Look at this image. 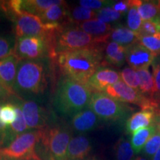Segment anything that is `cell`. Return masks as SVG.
Returning <instances> with one entry per match:
<instances>
[{"label":"cell","instance_id":"6da1fadb","mask_svg":"<svg viewBox=\"0 0 160 160\" xmlns=\"http://www.w3.org/2000/svg\"><path fill=\"white\" fill-rule=\"evenodd\" d=\"M103 49L104 45H100L65 52L57 55L53 61L62 77L86 85L102 64Z\"/></svg>","mask_w":160,"mask_h":160},{"label":"cell","instance_id":"7a4b0ae2","mask_svg":"<svg viewBox=\"0 0 160 160\" xmlns=\"http://www.w3.org/2000/svg\"><path fill=\"white\" fill-rule=\"evenodd\" d=\"M92 93L93 91L87 85L62 77L57 83L53 106L61 114L73 117L88 108Z\"/></svg>","mask_w":160,"mask_h":160},{"label":"cell","instance_id":"3957f363","mask_svg":"<svg viewBox=\"0 0 160 160\" xmlns=\"http://www.w3.org/2000/svg\"><path fill=\"white\" fill-rule=\"evenodd\" d=\"M49 57L54 60L57 55L65 52L105 45L108 37L97 38L77 28L63 27L47 37Z\"/></svg>","mask_w":160,"mask_h":160},{"label":"cell","instance_id":"277c9868","mask_svg":"<svg viewBox=\"0 0 160 160\" xmlns=\"http://www.w3.org/2000/svg\"><path fill=\"white\" fill-rule=\"evenodd\" d=\"M46 69L40 60H20L14 85L15 94L38 95L45 91Z\"/></svg>","mask_w":160,"mask_h":160},{"label":"cell","instance_id":"5b68a950","mask_svg":"<svg viewBox=\"0 0 160 160\" xmlns=\"http://www.w3.org/2000/svg\"><path fill=\"white\" fill-rule=\"evenodd\" d=\"M37 146L41 151L42 160H67V151L71 139V131L63 125L48 126L39 130Z\"/></svg>","mask_w":160,"mask_h":160},{"label":"cell","instance_id":"8992f818","mask_svg":"<svg viewBox=\"0 0 160 160\" xmlns=\"http://www.w3.org/2000/svg\"><path fill=\"white\" fill-rule=\"evenodd\" d=\"M88 108L101 120L112 122L124 119L133 110L127 104L109 97L105 92H93Z\"/></svg>","mask_w":160,"mask_h":160},{"label":"cell","instance_id":"52a82bcc","mask_svg":"<svg viewBox=\"0 0 160 160\" xmlns=\"http://www.w3.org/2000/svg\"><path fill=\"white\" fill-rule=\"evenodd\" d=\"M39 139V131L25 132L18 136L12 142L0 149V153L14 160H31L38 156L36 148Z\"/></svg>","mask_w":160,"mask_h":160},{"label":"cell","instance_id":"ba28073f","mask_svg":"<svg viewBox=\"0 0 160 160\" xmlns=\"http://www.w3.org/2000/svg\"><path fill=\"white\" fill-rule=\"evenodd\" d=\"M16 39L25 37H44L54 33L62 26L45 24L39 16L23 12L14 20Z\"/></svg>","mask_w":160,"mask_h":160},{"label":"cell","instance_id":"9c48e42d","mask_svg":"<svg viewBox=\"0 0 160 160\" xmlns=\"http://www.w3.org/2000/svg\"><path fill=\"white\" fill-rule=\"evenodd\" d=\"M14 55L20 60H39L49 57V45L44 37L16 39Z\"/></svg>","mask_w":160,"mask_h":160},{"label":"cell","instance_id":"30bf717a","mask_svg":"<svg viewBox=\"0 0 160 160\" xmlns=\"http://www.w3.org/2000/svg\"><path fill=\"white\" fill-rule=\"evenodd\" d=\"M105 93L117 101L125 104H134L141 107L142 109H159L153 100L145 97L138 90L132 88L126 85L122 80H120L117 83L107 88Z\"/></svg>","mask_w":160,"mask_h":160},{"label":"cell","instance_id":"8fae6325","mask_svg":"<svg viewBox=\"0 0 160 160\" xmlns=\"http://www.w3.org/2000/svg\"><path fill=\"white\" fill-rule=\"evenodd\" d=\"M22 111L28 129L39 131L48 127V117L45 110L34 101L20 100Z\"/></svg>","mask_w":160,"mask_h":160},{"label":"cell","instance_id":"7c38bea8","mask_svg":"<svg viewBox=\"0 0 160 160\" xmlns=\"http://www.w3.org/2000/svg\"><path fill=\"white\" fill-rule=\"evenodd\" d=\"M156 57L151 51L139 42L133 44L127 47L126 62L131 68L135 71L148 69L153 64Z\"/></svg>","mask_w":160,"mask_h":160},{"label":"cell","instance_id":"4fadbf2b","mask_svg":"<svg viewBox=\"0 0 160 160\" xmlns=\"http://www.w3.org/2000/svg\"><path fill=\"white\" fill-rule=\"evenodd\" d=\"M121 80L120 73L106 67H100L90 77L88 87L93 92H105L107 88Z\"/></svg>","mask_w":160,"mask_h":160},{"label":"cell","instance_id":"5bb4252c","mask_svg":"<svg viewBox=\"0 0 160 160\" xmlns=\"http://www.w3.org/2000/svg\"><path fill=\"white\" fill-rule=\"evenodd\" d=\"M20 59L15 55L0 60V82L13 95Z\"/></svg>","mask_w":160,"mask_h":160},{"label":"cell","instance_id":"9a60e30c","mask_svg":"<svg viewBox=\"0 0 160 160\" xmlns=\"http://www.w3.org/2000/svg\"><path fill=\"white\" fill-rule=\"evenodd\" d=\"M92 144L88 137L78 135L72 137L67 151V160H84L91 157Z\"/></svg>","mask_w":160,"mask_h":160},{"label":"cell","instance_id":"2e32d148","mask_svg":"<svg viewBox=\"0 0 160 160\" xmlns=\"http://www.w3.org/2000/svg\"><path fill=\"white\" fill-rule=\"evenodd\" d=\"M101 119L89 108L79 112L72 117V128L79 133H85L97 128Z\"/></svg>","mask_w":160,"mask_h":160},{"label":"cell","instance_id":"e0dca14e","mask_svg":"<svg viewBox=\"0 0 160 160\" xmlns=\"http://www.w3.org/2000/svg\"><path fill=\"white\" fill-rule=\"evenodd\" d=\"M69 8L66 2L51 6L39 16L45 24L67 27L70 22Z\"/></svg>","mask_w":160,"mask_h":160},{"label":"cell","instance_id":"ac0fdd59","mask_svg":"<svg viewBox=\"0 0 160 160\" xmlns=\"http://www.w3.org/2000/svg\"><path fill=\"white\" fill-rule=\"evenodd\" d=\"M157 110L153 108L142 109L132 114L126 122V131L133 135L137 131L145 128L154 123V117Z\"/></svg>","mask_w":160,"mask_h":160},{"label":"cell","instance_id":"d6986e66","mask_svg":"<svg viewBox=\"0 0 160 160\" xmlns=\"http://www.w3.org/2000/svg\"><path fill=\"white\" fill-rule=\"evenodd\" d=\"M11 102L15 106L16 113H17V117L13 123L8 127L7 132V138H6V144L5 147L9 145L10 143L14 140L18 136L22 134L24 132L28 129L27 124H26L25 117H24L22 111L21 104L19 101H17V97L12 98Z\"/></svg>","mask_w":160,"mask_h":160},{"label":"cell","instance_id":"ffe728a7","mask_svg":"<svg viewBox=\"0 0 160 160\" xmlns=\"http://www.w3.org/2000/svg\"><path fill=\"white\" fill-rule=\"evenodd\" d=\"M130 2L137 7L142 21L152 20L160 22V1L130 0Z\"/></svg>","mask_w":160,"mask_h":160},{"label":"cell","instance_id":"44dd1931","mask_svg":"<svg viewBox=\"0 0 160 160\" xmlns=\"http://www.w3.org/2000/svg\"><path fill=\"white\" fill-rule=\"evenodd\" d=\"M76 28L97 38L110 37L113 28L110 24L103 22L97 19L78 24Z\"/></svg>","mask_w":160,"mask_h":160},{"label":"cell","instance_id":"7402d4cb","mask_svg":"<svg viewBox=\"0 0 160 160\" xmlns=\"http://www.w3.org/2000/svg\"><path fill=\"white\" fill-rule=\"evenodd\" d=\"M126 51L127 48L114 42L107 43L105 51V62L108 65L121 67L126 61Z\"/></svg>","mask_w":160,"mask_h":160},{"label":"cell","instance_id":"603a6c76","mask_svg":"<svg viewBox=\"0 0 160 160\" xmlns=\"http://www.w3.org/2000/svg\"><path fill=\"white\" fill-rule=\"evenodd\" d=\"M109 39H111V42H114L127 48L138 42L139 34L128 28L119 25L113 28L110 34Z\"/></svg>","mask_w":160,"mask_h":160},{"label":"cell","instance_id":"cb8c5ba5","mask_svg":"<svg viewBox=\"0 0 160 160\" xmlns=\"http://www.w3.org/2000/svg\"><path fill=\"white\" fill-rule=\"evenodd\" d=\"M64 2L62 0H22V11L39 17L51 6L59 5Z\"/></svg>","mask_w":160,"mask_h":160},{"label":"cell","instance_id":"d4e9b609","mask_svg":"<svg viewBox=\"0 0 160 160\" xmlns=\"http://www.w3.org/2000/svg\"><path fill=\"white\" fill-rule=\"evenodd\" d=\"M157 131V127L153 123L148 127L139 130L132 135L131 143L136 154L142 151L146 142Z\"/></svg>","mask_w":160,"mask_h":160},{"label":"cell","instance_id":"484cf974","mask_svg":"<svg viewBox=\"0 0 160 160\" xmlns=\"http://www.w3.org/2000/svg\"><path fill=\"white\" fill-rule=\"evenodd\" d=\"M140 79L139 91L145 97L153 100L154 93V79L148 69L137 71Z\"/></svg>","mask_w":160,"mask_h":160},{"label":"cell","instance_id":"4316f807","mask_svg":"<svg viewBox=\"0 0 160 160\" xmlns=\"http://www.w3.org/2000/svg\"><path fill=\"white\" fill-rule=\"evenodd\" d=\"M97 19V11L88 9L82 6H76L69 9L70 22L78 24Z\"/></svg>","mask_w":160,"mask_h":160},{"label":"cell","instance_id":"83f0119b","mask_svg":"<svg viewBox=\"0 0 160 160\" xmlns=\"http://www.w3.org/2000/svg\"><path fill=\"white\" fill-rule=\"evenodd\" d=\"M134 151L131 143L125 138L122 137L115 145V157L117 160H133Z\"/></svg>","mask_w":160,"mask_h":160},{"label":"cell","instance_id":"f1b7e54d","mask_svg":"<svg viewBox=\"0 0 160 160\" xmlns=\"http://www.w3.org/2000/svg\"><path fill=\"white\" fill-rule=\"evenodd\" d=\"M138 42L151 51L156 57L160 56V33L151 36H139Z\"/></svg>","mask_w":160,"mask_h":160},{"label":"cell","instance_id":"f546056e","mask_svg":"<svg viewBox=\"0 0 160 160\" xmlns=\"http://www.w3.org/2000/svg\"><path fill=\"white\" fill-rule=\"evenodd\" d=\"M16 39L8 35H0V60L14 55Z\"/></svg>","mask_w":160,"mask_h":160},{"label":"cell","instance_id":"4dcf8cb0","mask_svg":"<svg viewBox=\"0 0 160 160\" xmlns=\"http://www.w3.org/2000/svg\"><path fill=\"white\" fill-rule=\"evenodd\" d=\"M130 3V8L128 12V17H127V24L128 27L130 30L139 33L141 29L142 24L143 21L140 17L139 12L137 11V7L133 5L129 1Z\"/></svg>","mask_w":160,"mask_h":160},{"label":"cell","instance_id":"1f68e13d","mask_svg":"<svg viewBox=\"0 0 160 160\" xmlns=\"http://www.w3.org/2000/svg\"><path fill=\"white\" fill-rule=\"evenodd\" d=\"M120 77L126 85L132 88L139 91L140 79L137 71L131 67H126L120 72Z\"/></svg>","mask_w":160,"mask_h":160},{"label":"cell","instance_id":"d6a6232c","mask_svg":"<svg viewBox=\"0 0 160 160\" xmlns=\"http://www.w3.org/2000/svg\"><path fill=\"white\" fill-rule=\"evenodd\" d=\"M16 117L17 113L14 105L7 100L0 110V119L7 127H8L14 122Z\"/></svg>","mask_w":160,"mask_h":160},{"label":"cell","instance_id":"836d02e7","mask_svg":"<svg viewBox=\"0 0 160 160\" xmlns=\"http://www.w3.org/2000/svg\"><path fill=\"white\" fill-rule=\"evenodd\" d=\"M153 79H154V93L153 101L160 108V56L156 57L153 64Z\"/></svg>","mask_w":160,"mask_h":160},{"label":"cell","instance_id":"e575fe53","mask_svg":"<svg viewBox=\"0 0 160 160\" xmlns=\"http://www.w3.org/2000/svg\"><path fill=\"white\" fill-rule=\"evenodd\" d=\"M160 148V132L157 131L148 139L142 150L143 154L149 159L155 155Z\"/></svg>","mask_w":160,"mask_h":160},{"label":"cell","instance_id":"d590c367","mask_svg":"<svg viewBox=\"0 0 160 160\" xmlns=\"http://www.w3.org/2000/svg\"><path fill=\"white\" fill-rule=\"evenodd\" d=\"M121 17V13L116 11L111 7L104 8L102 9L97 11V19L108 24L112 22L117 21Z\"/></svg>","mask_w":160,"mask_h":160},{"label":"cell","instance_id":"8d00e7d4","mask_svg":"<svg viewBox=\"0 0 160 160\" xmlns=\"http://www.w3.org/2000/svg\"><path fill=\"white\" fill-rule=\"evenodd\" d=\"M158 33H160L159 22L148 20V21H143L141 29L138 34L139 36H151Z\"/></svg>","mask_w":160,"mask_h":160},{"label":"cell","instance_id":"74e56055","mask_svg":"<svg viewBox=\"0 0 160 160\" xmlns=\"http://www.w3.org/2000/svg\"><path fill=\"white\" fill-rule=\"evenodd\" d=\"M113 2L105 0H81L79 2L80 6L93 11H99L104 8L111 7Z\"/></svg>","mask_w":160,"mask_h":160},{"label":"cell","instance_id":"f35d334b","mask_svg":"<svg viewBox=\"0 0 160 160\" xmlns=\"http://www.w3.org/2000/svg\"><path fill=\"white\" fill-rule=\"evenodd\" d=\"M7 100H1L0 101V110L2 105L6 102ZM8 127L0 119V149L5 147L6 138H7Z\"/></svg>","mask_w":160,"mask_h":160},{"label":"cell","instance_id":"ab89813d","mask_svg":"<svg viewBox=\"0 0 160 160\" xmlns=\"http://www.w3.org/2000/svg\"><path fill=\"white\" fill-rule=\"evenodd\" d=\"M111 8L116 11L119 12L122 15L125 14L126 12H128L130 8L129 1H119L116 2L112 5Z\"/></svg>","mask_w":160,"mask_h":160},{"label":"cell","instance_id":"60d3db41","mask_svg":"<svg viewBox=\"0 0 160 160\" xmlns=\"http://www.w3.org/2000/svg\"><path fill=\"white\" fill-rule=\"evenodd\" d=\"M11 96H13V94L10 93V92L4 87L2 84L0 82V101H1V100H8Z\"/></svg>","mask_w":160,"mask_h":160},{"label":"cell","instance_id":"b9f144b4","mask_svg":"<svg viewBox=\"0 0 160 160\" xmlns=\"http://www.w3.org/2000/svg\"><path fill=\"white\" fill-rule=\"evenodd\" d=\"M154 124L158 131L160 132V108L156 111L154 117Z\"/></svg>","mask_w":160,"mask_h":160},{"label":"cell","instance_id":"7bdbcfd3","mask_svg":"<svg viewBox=\"0 0 160 160\" xmlns=\"http://www.w3.org/2000/svg\"><path fill=\"white\" fill-rule=\"evenodd\" d=\"M152 160H160V148L158 150V151L153 156Z\"/></svg>","mask_w":160,"mask_h":160},{"label":"cell","instance_id":"ee69618b","mask_svg":"<svg viewBox=\"0 0 160 160\" xmlns=\"http://www.w3.org/2000/svg\"><path fill=\"white\" fill-rule=\"evenodd\" d=\"M84 160H101L99 158L95 157V156H91V157H89L88 158H87V159H84Z\"/></svg>","mask_w":160,"mask_h":160},{"label":"cell","instance_id":"f6af8a7d","mask_svg":"<svg viewBox=\"0 0 160 160\" xmlns=\"http://www.w3.org/2000/svg\"><path fill=\"white\" fill-rule=\"evenodd\" d=\"M0 160H14V159H10V158L6 157H5V156L2 155L1 153H0Z\"/></svg>","mask_w":160,"mask_h":160},{"label":"cell","instance_id":"bcb514c9","mask_svg":"<svg viewBox=\"0 0 160 160\" xmlns=\"http://www.w3.org/2000/svg\"><path fill=\"white\" fill-rule=\"evenodd\" d=\"M133 160H148V159H146L145 157H138L137 158H135V159H133Z\"/></svg>","mask_w":160,"mask_h":160},{"label":"cell","instance_id":"7dc6e473","mask_svg":"<svg viewBox=\"0 0 160 160\" xmlns=\"http://www.w3.org/2000/svg\"><path fill=\"white\" fill-rule=\"evenodd\" d=\"M3 14H4L3 11H2L1 8H0V20H1V19H2V15H3ZM4 15H5V14H4Z\"/></svg>","mask_w":160,"mask_h":160},{"label":"cell","instance_id":"c3c4849f","mask_svg":"<svg viewBox=\"0 0 160 160\" xmlns=\"http://www.w3.org/2000/svg\"><path fill=\"white\" fill-rule=\"evenodd\" d=\"M31 160H42L41 159H40V158L38 157H37V158H35V159H31Z\"/></svg>","mask_w":160,"mask_h":160}]
</instances>
